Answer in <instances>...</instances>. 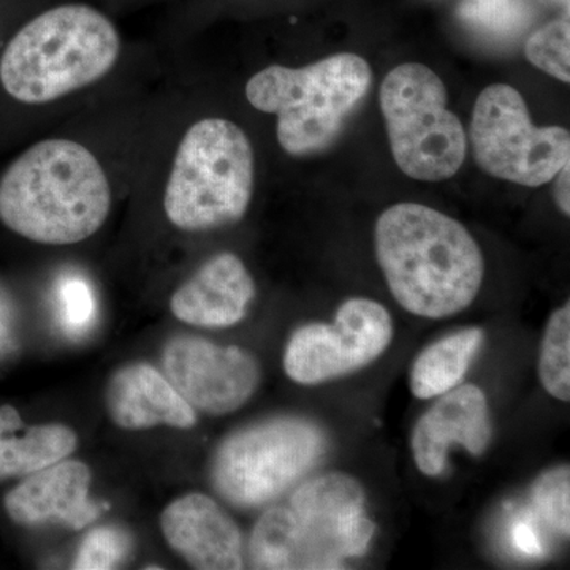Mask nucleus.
Segmentation results:
<instances>
[{"label": "nucleus", "instance_id": "nucleus-2", "mask_svg": "<svg viewBox=\"0 0 570 570\" xmlns=\"http://www.w3.org/2000/svg\"><path fill=\"white\" fill-rule=\"evenodd\" d=\"M111 209L102 164L66 138L36 142L0 178V223L40 245L69 246L91 238Z\"/></svg>", "mask_w": 570, "mask_h": 570}, {"label": "nucleus", "instance_id": "nucleus-23", "mask_svg": "<svg viewBox=\"0 0 570 570\" xmlns=\"http://www.w3.org/2000/svg\"><path fill=\"white\" fill-rule=\"evenodd\" d=\"M132 549V540L126 531L115 527L96 528L82 540L73 561L77 570L116 569Z\"/></svg>", "mask_w": 570, "mask_h": 570}, {"label": "nucleus", "instance_id": "nucleus-1", "mask_svg": "<svg viewBox=\"0 0 570 570\" xmlns=\"http://www.w3.org/2000/svg\"><path fill=\"white\" fill-rule=\"evenodd\" d=\"M376 255L393 298L426 318L472 305L485 276L482 250L459 220L426 205L397 204L379 216Z\"/></svg>", "mask_w": 570, "mask_h": 570}, {"label": "nucleus", "instance_id": "nucleus-20", "mask_svg": "<svg viewBox=\"0 0 570 570\" xmlns=\"http://www.w3.org/2000/svg\"><path fill=\"white\" fill-rule=\"evenodd\" d=\"M539 379L549 395L570 400V303L551 314L539 355Z\"/></svg>", "mask_w": 570, "mask_h": 570}, {"label": "nucleus", "instance_id": "nucleus-6", "mask_svg": "<svg viewBox=\"0 0 570 570\" xmlns=\"http://www.w3.org/2000/svg\"><path fill=\"white\" fill-rule=\"evenodd\" d=\"M254 183V149L245 130L228 119H202L176 149L165 214L179 230L227 227L246 216Z\"/></svg>", "mask_w": 570, "mask_h": 570}, {"label": "nucleus", "instance_id": "nucleus-8", "mask_svg": "<svg viewBox=\"0 0 570 570\" xmlns=\"http://www.w3.org/2000/svg\"><path fill=\"white\" fill-rule=\"evenodd\" d=\"M325 452L324 430L311 420H264L220 442L212 461V483L235 508H262L316 466Z\"/></svg>", "mask_w": 570, "mask_h": 570}, {"label": "nucleus", "instance_id": "nucleus-16", "mask_svg": "<svg viewBox=\"0 0 570 570\" xmlns=\"http://www.w3.org/2000/svg\"><path fill=\"white\" fill-rule=\"evenodd\" d=\"M105 406L112 423L122 430L160 425L190 430L197 423V411L165 374L146 363H134L112 374L105 389Z\"/></svg>", "mask_w": 570, "mask_h": 570}, {"label": "nucleus", "instance_id": "nucleus-25", "mask_svg": "<svg viewBox=\"0 0 570 570\" xmlns=\"http://www.w3.org/2000/svg\"><path fill=\"white\" fill-rule=\"evenodd\" d=\"M553 197L562 214H570V164L562 167L553 178Z\"/></svg>", "mask_w": 570, "mask_h": 570}, {"label": "nucleus", "instance_id": "nucleus-3", "mask_svg": "<svg viewBox=\"0 0 570 570\" xmlns=\"http://www.w3.org/2000/svg\"><path fill=\"white\" fill-rule=\"evenodd\" d=\"M362 485L343 472L307 479L287 504L266 510L249 540L250 568L346 569L370 549L376 527L366 517Z\"/></svg>", "mask_w": 570, "mask_h": 570}, {"label": "nucleus", "instance_id": "nucleus-13", "mask_svg": "<svg viewBox=\"0 0 570 570\" xmlns=\"http://www.w3.org/2000/svg\"><path fill=\"white\" fill-rule=\"evenodd\" d=\"M168 546L198 570L245 568L238 524L214 499L190 493L175 499L160 517Z\"/></svg>", "mask_w": 570, "mask_h": 570}, {"label": "nucleus", "instance_id": "nucleus-10", "mask_svg": "<svg viewBox=\"0 0 570 570\" xmlns=\"http://www.w3.org/2000/svg\"><path fill=\"white\" fill-rule=\"evenodd\" d=\"M393 322L381 303L351 298L332 324L299 326L284 352V371L299 385L347 376L379 358L392 343Z\"/></svg>", "mask_w": 570, "mask_h": 570}, {"label": "nucleus", "instance_id": "nucleus-21", "mask_svg": "<svg viewBox=\"0 0 570 570\" xmlns=\"http://www.w3.org/2000/svg\"><path fill=\"white\" fill-rule=\"evenodd\" d=\"M528 61L550 77L570 81V26L569 14L549 22L532 33L524 47Z\"/></svg>", "mask_w": 570, "mask_h": 570}, {"label": "nucleus", "instance_id": "nucleus-24", "mask_svg": "<svg viewBox=\"0 0 570 570\" xmlns=\"http://www.w3.org/2000/svg\"><path fill=\"white\" fill-rule=\"evenodd\" d=\"M62 325L71 335H81L94 324L96 302L91 287L82 279L70 277L59 288Z\"/></svg>", "mask_w": 570, "mask_h": 570}, {"label": "nucleus", "instance_id": "nucleus-15", "mask_svg": "<svg viewBox=\"0 0 570 570\" xmlns=\"http://www.w3.org/2000/svg\"><path fill=\"white\" fill-rule=\"evenodd\" d=\"M255 283L238 255H214L178 287L170 309L178 321L205 328H227L247 316Z\"/></svg>", "mask_w": 570, "mask_h": 570}, {"label": "nucleus", "instance_id": "nucleus-17", "mask_svg": "<svg viewBox=\"0 0 570 570\" xmlns=\"http://www.w3.org/2000/svg\"><path fill=\"white\" fill-rule=\"evenodd\" d=\"M78 436L61 423L26 425L13 406H0V482L26 478L66 460L75 452Z\"/></svg>", "mask_w": 570, "mask_h": 570}, {"label": "nucleus", "instance_id": "nucleus-9", "mask_svg": "<svg viewBox=\"0 0 570 570\" xmlns=\"http://www.w3.org/2000/svg\"><path fill=\"white\" fill-rule=\"evenodd\" d=\"M471 142L483 171L520 186L549 184L570 164L568 130L535 127L523 97L508 85H491L480 92L472 111Z\"/></svg>", "mask_w": 570, "mask_h": 570}, {"label": "nucleus", "instance_id": "nucleus-5", "mask_svg": "<svg viewBox=\"0 0 570 570\" xmlns=\"http://www.w3.org/2000/svg\"><path fill=\"white\" fill-rule=\"evenodd\" d=\"M373 85L362 56L340 52L311 66H269L246 85L255 110L277 116V141L294 157L325 151L343 134Z\"/></svg>", "mask_w": 570, "mask_h": 570}, {"label": "nucleus", "instance_id": "nucleus-22", "mask_svg": "<svg viewBox=\"0 0 570 570\" xmlns=\"http://www.w3.org/2000/svg\"><path fill=\"white\" fill-rule=\"evenodd\" d=\"M532 504L543 521L562 538L570 535V468L543 472L532 485Z\"/></svg>", "mask_w": 570, "mask_h": 570}, {"label": "nucleus", "instance_id": "nucleus-12", "mask_svg": "<svg viewBox=\"0 0 570 570\" xmlns=\"http://www.w3.org/2000/svg\"><path fill=\"white\" fill-rule=\"evenodd\" d=\"M491 441L489 401L478 385H461L439 396L412 431L411 448L419 471L438 478L448 468L449 450L463 445L471 455L485 453Z\"/></svg>", "mask_w": 570, "mask_h": 570}, {"label": "nucleus", "instance_id": "nucleus-11", "mask_svg": "<svg viewBox=\"0 0 570 570\" xmlns=\"http://www.w3.org/2000/svg\"><path fill=\"white\" fill-rule=\"evenodd\" d=\"M165 377L195 409L227 415L245 406L261 385L257 358L238 346H219L197 336H176L163 355Z\"/></svg>", "mask_w": 570, "mask_h": 570}, {"label": "nucleus", "instance_id": "nucleus-14", "mask_svg": "<svg viewBox=\"0 0 570 570\" xmlns=\"http://www.w3.org/2000/svg\"><path fill=\"white\" fill-rule=\"evenodd\" d=\"M91 480V469L82 461H58L26 475L3 499V505L10 519L21 527L58 521L81 530L99 517V508L89 501Z\"/></svg>", "mask_w": 570, "mask_h": 570}, {"label": "nucleus", "instance_id": "nucleus-18", "mask_svg": "<svg viewBox=\"0 0 570 570\" xmlns=\"http://www.w3.org/2000/svg\"><path fill=\"white\" fill-rule=\"evenodd\" d=\"M483 340V330L464 328L428 346L411 367L412 395L431 400L459 387Z\"/></svg>", "mask_w": 570, "mask_h": 570}, {"label": "nucleus", "instance_id": "nucleus-19", "mask_svg": "<svg viewBox=\"0 0 570 570\" xmlns=\"http://www.w3.org/2000/svg\"><path fill=\"white\" fill-rule=\"evenodd\" d=\"M459 18L483 39L510 41L530 28L534 13L527 0H461Z\"/></svg>", "mask_w": 570, "mask_h": 570}, {"label": "nucleus", "instance_id": "nucleus-7", "mask_svg": "<svg viewBox=\"0 0 570 570\" xmlns=\"http://www.w3.org/2000/svg\"><path fill=\"white\" fill-rule=\"evenodd\" d=\"M381 110L400 170L417 181L439 183L459 174L468 138L449 110L444 82L423 63H401L382 81Z\"/></svg>", "mask_w": 570, "mask_h": 570}, {"label": "nucleus", "instance_id": "nucleus-4", "mask_svg": "<svg viewBox=\"0 0 570 570\" xmlns=\"http://www.w3.org/2000/svg\"><path fill=\"white\" fill-rule=\"evenodd\" d=\"M121 37L102 13L81 3L39 14L7 45L0 82L22 104H48L94 85L112 70Z\"/></svg>", "mask_w": 570, "mask_h": 570}, {"label": "nucleus", "instance_id": "nucleus-26", "mask_svg": "<svg viewBox=\"0 0 570 570\" xmlns=\"http://www.w3.org/2000/svg\"><path fill=\"white\" fill-rule=\"evenodd\" d=\"M558 2H566V6H569V0H558Z\"/></svg>", "mask_w": 570, "mask_h": 570}]
</instances>
